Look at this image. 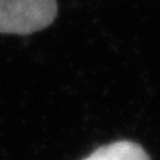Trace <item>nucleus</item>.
Instances as JSON below:
<instances>
[{"label": "nucleus", "mask_w": 160, "mask_h": 160, "mask_svg": "<svg viewBox=\"0 0 160 160\" xmlns=\"http://www.w3.org/2000/svg\"><path fill=\"white\" fill-rule=\"evenodd\" d=\"M57 13V0H0V33L31 34L49 27Z\"/></svg>", "instance_id": "obj_1"}, {"label": "nucleus", "mask_w": 160, "mask_h": 160, "mask_svg": "<svg viewBox=\"0 0 160 160\" xmlns=\"http://www.w3.org/2000/svg\"><path fill=\"white\" fill-rule=\"evenodd\" d=\"M83 160H151L147 151L133 141L122 139L92 151Z\"/></svg>", "instance_id": "obj_2"}]
</instances>
